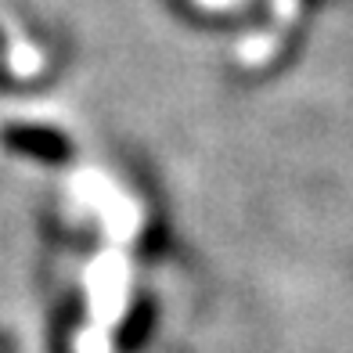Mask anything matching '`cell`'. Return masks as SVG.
Segmentation results:
<instances>
[{"mask_svg":"<svg viewBox=\"0 0 353 353\" xmlns=\"http://www.w3.org/2000/svg\"><path fill=\"white\" fill-rule=\"evenodd\" d=\"M79 353H108V350L98 335H87V339H79Z\"/></svg>","mask_w":353,"mask_h":353,"instance_id":"obj_1","label":"cell"}]
</instances>
